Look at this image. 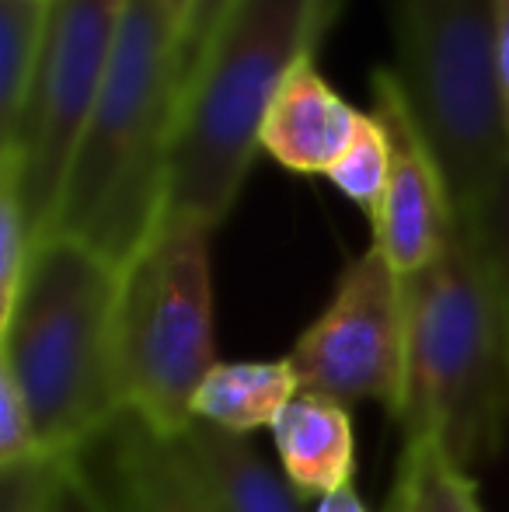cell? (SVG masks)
Masks as SVG:
<instances>
[{"instance_id":"obj_17","label":"cell","mask_w":509,"mask_h":512,"mask_svg":"<svg viewBox=\"0 0 509 512\" xmlns=\"http://www.w3.org/2000/svg\"><path fill=\"white\" fill-rule=\"evenodd\" d=\"M387 175H391V147H387L384 126L374 115H363L353 143L342 154V161L328 171V178L349 203H356L360 209H367V216H374L384 199Z\"/></svg>"},{"instance_id":"obj_22","label":"cell","mask_w":509,"mask_h":512,"mask_svg":"<svg viewBox=\"0 0 509 512\" xmlns=\"http://www.w3.org/2000/svg\"><path fill=\"white\" fill-rule=\"evenodd\" d=\"M234 4H238V0H192L189 18H185V25H182V95H185V84L196 74L199 60H203L206 46L213 42V35L224 25L227 11H231Z\"/></svg>"},{"instance_id":"obj_20","label":"cell","mask_w":509,"mask_h":512,"mask_svg":"<svg viewBox=\"0 0 509 512\" xmlns=\"http://www.w3.org/2000/svg\"><path fill=\"white\" fill-rule=\"evenodd\" d=\"M35 457H46V453L39 450L32 411L25 405L18 380L0 366V471Z\"/></svg>"},{"instance_id":"obj_8","label":"cell","mask_w":509,"mask_h":512,"mask_svg":"<svg viewBox=\"0 0 509 512\" xmlns=\"http://www.w3.org/2000/svg\"><path fill=\"white\" fill-rule=\"evenodd\" d=\"M300 394L398 411L405 384V283L370 244L339 276L328 307L290 352Z\"/></svg>"},{"instance_id":"obj_19","label":"cell","mask_w":509,"mask_h":512,"mask_svg":"<svg viewBox=\"0 0 509 512\" xmlns=\"http://www.w3.org/2000/svg\"><path fill=\"white\" fill-rule=\"evenodd\" d=\"M63 478V460L35 457L0 471V512H49Z\"/></svg>"},{"instance_id":"obj_1","label":"cell","mask_w":509,"mask_h":512,"mask_svg":"<svg viewBox=\"0 0 509 512\" xmlns=\"http://www.w3.org/2000/svg\"><path fill=\"white\" fill-rule=\"evenodd\" d=\"M182 108V21L168 0H129L112 67L70 157L53 234L119 272L164 220ZM49 234V237H53Z\"/></svg>"},{"instance_id":"obj_5","label":"cell","mask_w":509,"mask_h":512,"mask_svg":"<svg viewBox=\"0 0 509 512\" xmlns=\"http://www.w3.org/2000/svg\"><path fill=\"white\" fill-rule=\"evenodd\" d=\"M394 77L433 150L457 213L485 203L509 171L496 74V0H387Z\"/></svg>"},{"instance_id":"obj_6","label":"cell","mask_w":509,"mask_h":512,"mask_svg":"<svg viewBox=\"0 0 509 512\" xmlns=\"http://www.w3.org/2000/svg\"><path fill=\"white\" fill-rule=\"evenodd\" d=\"M210 234L199 223L164 220L119 272L116 384L126 411L175 439L192 422V401L213 356Z\"/></svg>"},{"instance_id":"obj_13","label":"cell","mask_w":509,"mask_h":512,"mask_svg":"<svg viewBox=\"0 0 509 512\" xmlns=\"http://www.w3.org/2000/svg\"><path fill=\"white\" fill-rule=\"evenodd\" d=\"M279 464L304 499H325L353 485L356 439L349 408L318 394H297L272 425Z\"/></svg>"},{"instance_id":"obj_16","label":"cell","mask_w":509,"mask_h":512,"mask_svg":"<svg viewBox=\"0 0 509 512\" xmlns=\"http://www.w3.org/2000/svg\"><path fill=\"white\" fill-rule=\"evenodd\" d=\"M49 0H0V150L14 147L35 88Z\"/></svg>"},{"instance_id":"obj_10","label":"cell","mask_w":509,"mask_h":512,"mask_svg":"<svg viewBox=\"0 0 509 512\" xmlns=\"http://www.w3.org/2000/svg\"><path fill=\"white\" fill-rule=\"evenodd\" d=\"M98 512H210L175 443L119 411L67 457Z\"/></svg>"},{"instance_id":"obj_15","label":"cell","mask_w":509,"mask_h":512,"mask_svg":"<svg viewBox=\"0 0 509 512\" xmlns=\"http://www.w3.org/2000/svg\"><path fill=\"white\" fill-rule=\"evenodd\" d=\"M387 512H485L471 471H464L436 439H405Z\"/></svg>"},{"instance_id":"obj_18","label":"cell","mask_w":509,"mask_h":512,"mask_svg":"<svg viewBox=\"0 0 509 512\" xmlns=\"http://www.w3.org/2000/svg\"><path fill=\"white\" fill-rule=\"evenodd\" d=\"M35 248H39V241L28 227L18 185L7 171H0V321L11 314L14 300H18Z\"/></svg>"},{"instance_id":"obj_25","label":"cell","mask_w":509,"mask_h":512,"mask_svg":"<svg viewBox=\"0 0 509 512\" xmlns=\"http://www.w3.org/2000/svg\"><path fill=\"white\" fill-rule=\"evenodd\" d=\"M314 512H367V506H363V499L356 495V488L346 485V488H339V492L318 499Z\"/></svg>"},{"instance_id":"obj_23","label":"cell","mask_w":509,"mask_h":512,"mask_svg":"<svg viewBox=\"0 0 509 512\" xmlns=\"http://www.w3.org/2000/svg\"><path fill=\"white\" fill-rule=\"evenodd\" d=\"M49 512H98V506L91 502V495L84 492V485L67 467V460H63V478H60V488H56Z\"/></svg>"},{"instance_id":"obj_11","label":"cell","mask_w":509,"mask_h":512,"mask_svg":"<svg viewBox=\"0 0 509 512\" xmlns=\"http://www.w3.org/2000/svg\"><path fill=\"white\" fill-rule=\"evenodd\" d=\"M363 112L328 88L318 63L290 74L262 126V150L297 175H328L353 143Z\"/></svg>"},{"instance_id":"obj_7","label":"cell","mask_w":509,"mask_h":512,"mask_svg":"<svg viewBox=\"0 0 509 512\" xmlns=\"http://www.w3.org/2000/svg\"><path fill=\"white\" fill-rule=\"evenodd\" d=\"M129 0H49L35 88L0 171L14 178L35 241L53 234L70 157L112 67Z\"/></svg>"},{"instance_id":"obj_14","label":"cell","mask_w":509,"mask_h":512,"mask_svg":"<svg viewBox=\"0 0 509 512\" xmlns=\"http://www.w3.org/2000/svg\"><path fill=\"white\" fill-rule=\"evenodd\" d=\"M297 394L300 380L290 356L217 363L196 391L192 418L234 436H252V432L272 429Z\"/></svg>"},{"instance_id":"obj_24","label":"cell","mask_w":509,"mask_h":512,"mask_svg":"<svg viewBox=\"0 0 509 512\" xmlns=\"http://www.w3.org/2000/svg\"><path fill=\"white\" fill-rule=\"evenodd\" d=\"M496 74L509 122V0H496Z\"/></svg>"},{"instance_id":"obj_3","label":"cell","mask_w":509,"mask_h":512,"mask_svg":"<svg viewBox=\"0 0 509 512\" xmlns=\"http://www.w3.org/2000/svg\"><path fill=\"white\" fill-rule=\"evenodd\" d=\"M339 0H238L178 108L164 220L217 230L262 150V126L300 63L314 60ZM161 220V223H164Z\"/></svg>"},{"instance_id":"obj_21","label":"cell","mask_w":509,"mask_h":512,"mask_svg":"<svg viewBox=\"0 0 509 512\" xmlns=\"http://www.w3.org/2000/svg\"><path fill=\"white\" fill-rule=\"evenodd\" d=\"M464 216L475 220L478 237H482V244H485V255H489L492 276H496L506 314H509V171L499 178L496 189L485 196V203Z\"/></svg>"},{"instance_id":"obj_2","label":"cell","mask_w":509,"mask_h":512,"mask_svg":"<svg viewBox=\"0 0 509 512\" xmlns=\"http://www.w3.org/2000/svg\"><path fill=\"white\" fill-rule=\"evenodd\" d=\"M405 283L401 436H429L464 467L492 464L509 425V314L471 216Z\"/></svg>"},{"instance_id":"obj_4","label":"cell","mask_w":509,"mask_h":512,"mask_svg":"<svg viewBox=\"0 0 509 512\" xmlns=\"http://www.w3.org/2000/svg\"><path fill=\"white\" fill-rule=\"evenodd\" d=\"M116 300V265L53 234L35 248L18 300L0 321V366L18 380L46 457L67 460L123 411Z\"/></svg>"},{"instance_id":"obj_26","label":"cell","mask_w":509,"mask_h":512,"mask_svg":"<svg viewBox=\"0 0 509 512\" xmlns=\"http://www.w3.org/2000/svg\"><path fill=\"white\" fill-rule=\"evenodd\" d=\"M168 7L178 14V21L185 25V18H189V7H192V0H168Z\"/></svg>"},{"instance_id":"obj_12","label":"cell","mask_w":509,"mask_h":512,"mask_svg":"<svg viewBox=\"0 0 509 512\" xmlns=\"http://www.w3.org/2000/svg\"><path fill=\"white\" fill-rule=\"evenodd\" d=\"M171 443L210 512H304L307 499L248 443V436L192 418L189 429Z\"/></svg>"},{"instance_id":"obj_9","label":"cell","mask_w":509,"mask_h":512,"mask_svg":"<svg viewBox=\"0 0 509 512\" xmlns=\"http://www.w3.org/2000/svg\"><path fill=\"white\" fill-rule=\"evenodd\" d=\"M374 119L384 126L391 147V175L374 223V248L391 262L398 276L426 269L447 244L457 209L450 203L447 182L408 108L394 70L374 74Z\"/></svg>"}]
</instances>
